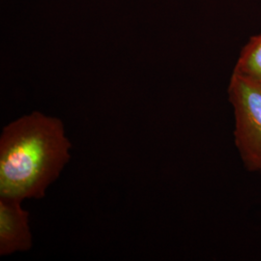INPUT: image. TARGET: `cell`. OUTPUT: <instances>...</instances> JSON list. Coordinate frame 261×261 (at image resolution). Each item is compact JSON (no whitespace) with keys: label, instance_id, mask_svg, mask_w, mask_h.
I'll list each match as a JSON object with an SVG mask.
<instances>
[{"label":"cell","instance_id":"6da1fadb","mask_svg":"<svg viewBox=\"0 0 261 261\" xmlns=\"http://www.w3.org/2000/svg\"><path fill=\"white\" fill-rule=\"evenodd\" d=\"M59 118L33 112L5 126L0 138V198H42L71 159Z\"/></svg>","mask_w":261,"mask_h":261},{"label":"cell","instance_id":"7a4b0ae2","mask_svg":"<svg viewBox=\"0 0 261 261\" xmlns=\"http://www.w3.org/2000/svg\"><path fill=\"white\" fill-rule=\"evenodd\" d=\"M234 143L245 168L261 175V82L232 72L227 87Z\"/></svg>","mask_w":261,"mask_h":261},{"label":"cell","instance_id":"3957f363","mask_svg":"<svg viewBox=\"0 0 261 261\" xmlns=\"http://www.w3.org/2000/svg\"><path fill=\"white\" fill-rule=\"evenodd\" d=\"M32 247L29 213L21 201L0 198V255L28 252Z\"/></svg>","mask_w":261,"mask_h":261},{"label":"cell","instance_id":"277c9868","mask_svg":"<svg viewBox=\"0 0 261 261\" xmlns=\"http://www.w3.org/2000/svg\"><path fill=\"white\" fill-rule=\"evenodd\" d=\"M233 73L261 82V33L251 38L243 47Z\"/></svg>","mask_w":261,"mask_h":261}]
</instances>
